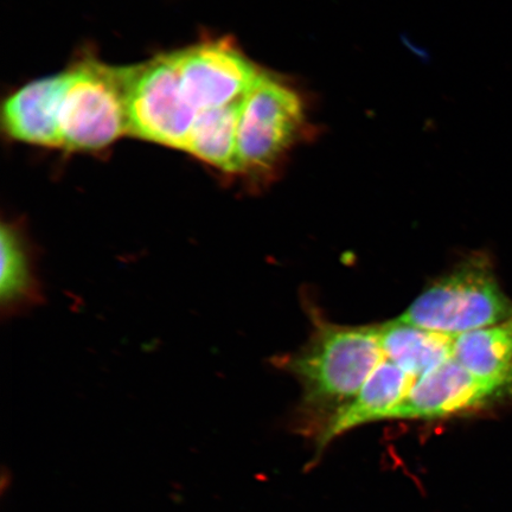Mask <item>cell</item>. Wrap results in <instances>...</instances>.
<instances>
[{
    "instance_id": "6da1fadb",
    "label": "cell",
    "mask_w": 512,
    "mask_h": 512,
    "mask_svg": "<svg viewBox=\"0 0 512 512\" xmlns=\"http://www.w3.org/2000/svg\"><path fill=\"white\" fill-rule=\"evenodd\" d=\"M383 361L380 326L320 323L304 348L281 363L302 386L304 405L332 418Z\"/></svg>"
},
{
    "instance_id": "4fadbf2b",
    "label": "cell",
    "mask_w": 512,
    "mask_h": 512,
    "mask_svg": "<svg viewBox=\"0 0 512 512\" xmlns=\"http://www.w3.org/2000/svg\"><path fill=\"white\" fill-rule=\"evenodd\" d=\"M241 102L198 113L185 151L227 174H238L236 136Z\"/></svg>"
},
{
    "instance_id": "3957f363",
    "label": "cell",
    "mask_w": 512,
    "mask_h": 512,
    "mask_svg": "<svg viewBox=\"0 0 512 512\" xmlns=\"http://www.w3.org/2000/svg\"><path fill=\"white\" fill-rule=\"evenodd\" d=\"M125 133L126 67L86 59L69 69L60 110L61 147L100 150Z\"/></svg>"
},
{
    "instance_id": "8992f818",
    "label": "cell",
    "mask_w": 512,
    "mask_h": 512,
    "mask_svg": "<svg viewBox=\"0 0 512 512\" xmlns=\"http://www.w3.org/2000/svg\"><path fill=\"white\" fill-rule=\"evenodd\" d=\"M185 94L198 113L236 104L260 72L227 40L176 51Z\"/></svg>"
},
{
    "instance_id": "5b68a950",
    "label": "cell",
    "mask_w": 512,
    "mask_h": 512,
    "mask_svg": "<svg viewBox=\"0 0 512 512\" xmlns=\"http://www.w3.org/2000/svg\"><path fill=\"white\" fill-rule=\"evenodd\" d=\"M128 133L187 150L197 112L185 94L177 54L126 67Z\"/></svg>"
},
{
    "instance_id": "7a4b0ae2",
    "label": "cell",
    "mask_w": 512,
    "mask_h": 512,
    "mask_svg": "<svg viewBox=\"0 0 512 512\" xmlns=\"http://www.w3.org/2000/svg\"><path fill=\"white\" fill-rule=\"evenodd\" d=\"M512 316V302L488 259L472 256L426 288L399 318L419 328L457 337Z\"/></svg>"
},
{
    "instance_id": "277c9868",
    "label": "cell",
    "mask_w": 512,
    "mask_h": 512,
    "mask_svg": "<svg viewBox=\"0 0 512 512\" xmlns=\"http://www.w3.org/2000/svg\"><path fill=\"white\" fill-rule=\"evenodd\" d=\"M303 126L299 95L275 76L260 73L241 102L236 175L258 179L271 174Z\"/></svg>"
},
{
    "instance_id": "30bf717a",
    "label": "cell",
    "mask_w": 512,
    "mask_h": 512,
    "mask_svg": "<svg viewBox=\"0 0 512 512\" xmlns=\"http://www.w3.org/2000/svg\"><path fill=\"white\" fill-rule=\"evenodd\" d=\"M416 380L384 358L354 399L326 422L320 446L329 444L352 428L382 419H392Z\"/></svg>"
},
{
    "instance_id": "7c38bea8",
    "label": "cell",
    "mask_w": 512,
    "mask_h": 512,
    "mask_svg": "<svg viewBox=\"0 0 512 512\" xmlns=\"http://www.w3.org/2000/svg\"><path fill=\"white\" fill-rule=\"evenodd\" d=\"M384 358L414 380L452 358L454 337L394 320L380 326Z\"/></svg>"
},
{
    "instance_id": "9c48e42d",
    "label": "cell",
    "mask_w": 512,
    "mask_h": 512,
    "mask_svg": "<svg viewBox=\"0 0 512 512\" xmlns=\"http://www.w3.org/2000/svg\"><path fill=\"white\" fill-rule=\"evenodd\" d=\"M2 281L0 312L2 317L21 316L44 302L38 275V254L34 241L22 221L2 223Z\"/></svg>"
},
{
    "instance_id": "52a82bcc",
    "label": "cell",
    "mask_w": 512,
    "mask_h": 512,
    "mask_svg": "<svg viewBox=\"0 0 512 512\" xmlns=\"http://www.w3.org/2000/svg\"><path fill=\"white\" fill-rule=\"evenodd\" d=\"M502 389L478 379L450 358L416 380L392 419H439L502 398Z\"/></svg>"
},
{
    "instance_id": "ba28073f",
    "label": "cell",
    "mask_w": 512,
    "mask_h": 512,
    "mask_svg": "<svg viewBox=\"0 0 512 512\" xmlns=\"http://www.w3.org/2000/svg\"><path fill=\"white\" fill-rule=\"evenodd\" d=\"M66 72L29 83L6 100L3 124L19 142L61 147L60 110Z\"/></svg>"
},
{
    "instance_id": "8fae6325",
    "label": "cell",
    "mask_w": 512,
    "mask_h": 512,
    "mask_svg": "<svg viewBox=\"0 0 512 512\" xmlns=\"http://www.w3.org/2000/svg\"><path fill=\"white\" fill-rule=\"evenodd\" d=\"M454 360L478 379L512 392V316L489 328L454 337Z\"/></svg>"
}]
</instances>
